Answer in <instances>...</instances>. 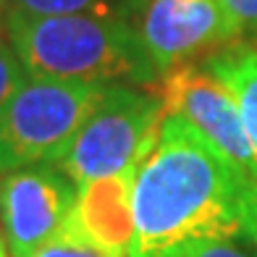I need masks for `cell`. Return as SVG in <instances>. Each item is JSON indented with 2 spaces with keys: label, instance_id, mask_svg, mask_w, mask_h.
<instances>
[{
  "label": "cell",
  "instance_id": "16",
  "mask_svg": "<svg viewBox=\"0 0 257 257\" xmlns=\"http://www.w3.org/2000/svg\"><path fill=\"white\" fill-rule=\"evenodd\" d=\"M0 257H8V247H6V239H3V231H0Z\"/></svg>",
  "mask_w": 257,
  "mask_h": 257
},
{
  "label": "cell",
  "instance_id": "4",
  "mask_svg": "<svg viewBox=\"0 0 257 257\" xmlns=\"http://www.w3.org/2000/svg\"><path fill=\"white\" fill-rule=\"evenodd\" d=\"M163 118L166 108L158 89L108 84L55 166L76 186L134 171L153 150Z\"/></svg>",
  "mask_w": 257,
  "mask_h": 257
},
{
  "label": "cell",
  "instance_id": "11",
  "mask_svg": "<svg viewBox=\"0 0 257 257\" xmlns=\"http://www.w3.org/2000/svg\"><path fill=\"white\" fill-rule=\"evenodd\" d=\"M173 257H257V239H252V236H231V239L197 241V244L181 249Z\"/></svg>",
  "mask_w": 257,
  "mask_h": 257
},
{
  "label": "cell",
  "instance_id": "9",
  "mask_svg": "<svg viewBox=\"0 0 257 257\" xmlns=\"http://www.w3.org/2000/svg\"><path fill=\"white\" fill-rule=\"evenodd\" d=\"M223 84L241 113L244 128L257 153V42H236L207 55L202 63Z\"/></svg>",
  "mask_w": 257,
  "mask_h": 257
},
{
  "label": "cell",
  "instance_id": "2",
  "mask_svg": "<svg viewBox=\"0 0 257 257\" xmlns=\"http://www.w3.org/2000/svg\"><path fill=\"white\" fill-rule=\"evenodd\" d=\"M6 37L21 66L37 79L134 84L155 89L160 74L139 29L123 16H32L8 11Z\"/></svg>",
  "mask_w": 257,
  "mask_h": 257
},
{
  "label": "cell",
  "instance_id": "15",
  "mask_svg": "<svg viewBox=\"0 0 257 257\" xmlns=\"http://www.w3.org/2000/svg\"><path fill=\"white\" fill-rule=\"evenodd\" d=\"M6 16H8V3L0 0V37H6Z\"/></svg>",
  "mask_w": 257,
  "mask_h": 257
},
{
  "label": "cell",
  "instance_id": "3",
  "mask_svg": "<svg viewBox=\"0 0 257 257\" xmlns=\"http://www.w3.org/2000/svg\"><path fill=\"white\" fill-rule=\"evenodd\" d=\"M108 84L29 76L0 108V173L58 163Z\"/></svg>",
  "mask_w": 257,
  "mask_h": 257
},
{
  "label": "cell",
  "instance_id": "14",
  "mask_svg": "<svg viewBox=\"0 0 257 257\" xmlns=\"http://www.w3.org/2000/svg\"><path fill=\"white\" fill-rule=\"evenodd\" d=\"M34 257H108V254L95 249V247H89V244H84L81 239L71 236V233L61 231L53 241L45 244V247Z\"/></svg>",
  "mask_w": 257,
  "mask_h": 257
},
{
  "label": "cell",
  "instance_id": "13",
  "mask_svg": "<svg viewBox=\"0 0 257 257\" xmlns=\"http://www.w3.org/2000/svg\"><path fill=\"white\" fill-rule=\"evenodd\" d=\"M29 79L19 55L11 48L8 37H0V108L11 100V95Z\"/></svg>",
  "mask_w": 257,
  "mask_h": 257
},
{
  "label": "cell",
  "instance_id": "7",
  "mask_svg": "<svg viewBox=\"0 0 257 257\" xmlns=\"http://www.w3.org/2000/svg\"><path fill=\"white\" fill-rule=\"evenodd\" d=\"M137 29L160 76L202 53L236 45L233 27L218 0H147Z\"/></svg>",
  "mask_w": 257,
  "mask_h": 257
},
{
  "label": "cell",
  "instance_id": "5",
  "mask_svg": "<svg viewBox=\"0 0 257 257\" xmlns=\"http://www.w3.org/2000/svg\"><path fill=\"white\" fill-rule=\"evenodd\" d=\"M79 186L55 166L34 163L0 173V226L11 257H34L71 218Z\"/></svg>",
  "mask_w": 257,
  "mask_h": 257
},
{
  "label": "cell",
  "instance_id": "8",
  "mask_svg": "<svg viewBox=\"0 0 257 257\" xmlns=\"http://www.w3.org/2000/svg\"><path fill=\"white\" fill-rule=\"evenodd\" d=\"M134 173L137 168L81 184L63 231L108 257H128L134 241Z\"/></svg>",
  "mask_w": 257,
  "mask_h": 257
},
{
  "label": "cell",
  "instance_id": "6",
  "mask_svg": "<svg viewBox=\"0 0 257 257\" xmlns=\"http://www.w3.org/2000/svg\"><path fill=\"white\" fill-rule=\"evenodd\" d=\"M158 92L163 97L166 115H179L192 123L228 160L257 179V153L244 128L241 113L231 92L205 66L184 63L163 74Z\"/></svg>",
  "mask_w": 257,
  "mask_h": 257
},
{
  "label": "cell",
  "instance_id": "10",
  "mask_svg": "<svg viewBox=\"0 0 257 257\" xmlns=\"http://www.w3.org/2000/svg\"><path fill=\"white\" fill-rule=\"evenodd\" d=\"M8 11L32 16H63V14H97V16H123L142 0H6Z\"/></svg>",
  "mask_w": 257,
  "mask_h": 257
},
{
  "label": "cell",
  "instance_id": "12",
  "mask_svg": "<svg viewBox=\"0 0 257 257\" xmlns=\"http://www.w3.org/2000/svg\"><path fill=\"white\" fill-rule=\"evenodd\" d=\"M233 27L236 42H257V0H218Z\"/></svg>",
  "mask_w": 257,
  "mask_h": 257
},
{
  "label": "cell",
  "instance_id": "1",
  "mask_svg": "<svg viewBox=\"0 0 257 257\" xmlns=\"http://www.w3.org/2000/svg\"><path fill=\"white\" fill-rule=\"evenodd\" d=\"M257 239V179L192 123L166 115L134 173L128 257H173L197 241Z\"/></svg>",
  "mask_w": 257,
  "mask_h": 257
}]
</instances>
